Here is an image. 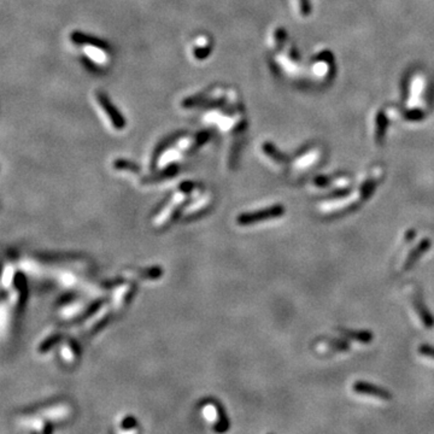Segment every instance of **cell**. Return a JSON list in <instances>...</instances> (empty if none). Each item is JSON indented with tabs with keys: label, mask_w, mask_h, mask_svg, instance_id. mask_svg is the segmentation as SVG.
<instances>
[{
	"label": "cell",
	"mask_w": 434,
	"mask_h": 434,
	"mask_svg": "<svg viewBox=\"0 0 434 434\" xmlns=\"http://www.w3.org/2000/svg\"><path fill=\"white\" fill-rule=\"evenodd\" d=\"M283 214H285V208L282 205H274L270 208L263 209V210L255 211V213L244 214L238 217V223L243 224V226L258 223V222L265 221V219L278 218V217L283 216Z\"/></svg>",
	"instance_id": "obj_1"
},
{
	"label": "cell",
	"mask_w": 434,
	"mask_h": 434,
	"mask_svg": "<svg viewBox=\"0 0 434 434\" xmlns=\"http://www.w3.org/2000/svg\"><path fill=\"white\" fill-rule=\"evenodd\" d=\"M352 389L358 394L371 396L374 398L381 399V401H391L392 399V394L387 389L367 381H356L352 386Z\"/></svg>",
	"instance_id": "obj_2"
},
{
	"label": "cell",
	"mask_w": 434,
	"mask_h": 434,
	"mask_svg": "<svg viewBox=\"0 0 434 434\" xmlns=\"http://www.w3.org/2000/svg\"><path fill=\"white\" fill-rule=\"evenodd\" d=\"M431 248L430 239L428 238L422 239V240H421L420 243L416 245V248H414L413 250L410 251V253H409L408 257H406L405 263H404L403 269L408 270V269H410L411 267H414V265L416 264V262H418V261L420 260V258L422 257L426 252H427L428 248Z\"/></svg>",
	"instance_id": "obj_3"
},
{
	"label": "cell",
	"mask_w": 434,
	"mask_h": 434,
	"mask_svg": "<svg viewBox=\"0 0 434 434\" xmlns=\"http://www.w3.org/2000/svg\"><path fill=\"white\" fill-rule=\"evenodd\" d=\"M413 304L415 308L416 312H418V317H420L421 322L426 326L427 328H433L434 327V316L431 314V311L428 310L427 305L425 304V302L422 300V298L418 297V295H414L413 297Z\"/></svg>",
	"instance_id": "obj_4"
},
{
	"label": "cell",
	"mask_w": 434,
	"mask_h": 434,
	"mask_svg": "<svg viewBox=\"0 0 434 434\" xmlns=\"http://www.w3.org/2000/svg\"><path fill=\"white\" fill-rule=\"evenodd\" d=\"M337 329L342 337L347 338V339L356 340V341L362 342V344H369L374 338L373 333L369 332V330H352L347 329V328H337Z\"/></svg>",
	"instance_id": "obj_5"
},
{
	"label": "cell",
	"mask_w": 434,
	"mask_h": 434,
	"mask_svg": "<svg viewBox=\"0 0 434 434\" xmlns=\"http://www.w3.org/2000/svg\"><path fill=\"white\" fill-rule=\"evenodd\" d=\"M327 342L329 344V347H332L335 351H347L350 349L349 342L341 339H329L327 340Z\"/></svg>",
	"instance_id": "obj_6"
},
{
	"label": "cell",
	"mask_w": 434,
	"mask_h": 434,
	"mask_svg": "<svg viewBox=\"0 0 434 434\" xmlns=\"http://www.w3.org/2000/svg\"><path fill=\"white\" fill-rule=\"evenodd\" d=\"M418 352L423 356H427L430 358H434V346H431V345L427 344H422L420 347H418Z\"/></svg>",
	"instance_id": "obj_7"
}]
</instances>
